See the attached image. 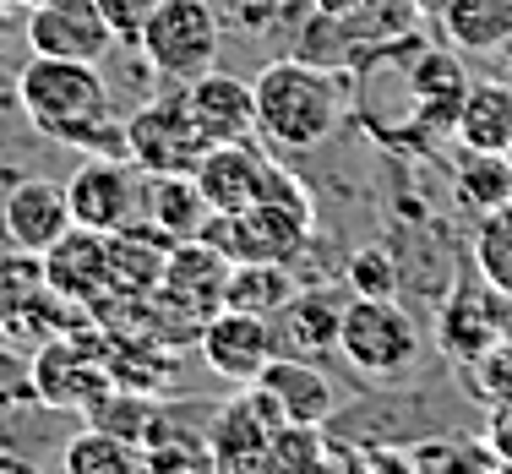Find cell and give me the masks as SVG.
I'll use <instances>...</instances> for the list:
<instances>
[{"instance_id": "1", "label": "cell", "mask_w": 512, "mask_h": 474, "mask_svg": "<svg viewBox=\"0 0 512 474\" xmlns=\"http://www.w3.org/2000/svg\"><path fill=\"white\" fill-rule=\"evenodd\" d=\"M251 93H256V137L284 153L322 148L344 126V109H349V82L338 71L316 66L311 55H289L262 66L251 77Z\"/></svg>"}, {"instance_id": "2", "label": "cell", "mask_w": 512, "mask_h": 474, "mask_svg": "<svg viewBox=\"0 0 512 474\" xmlns=\"http://www.w3.org/2000/svg\"><path fill=\"white\" fill-rule=\"evenodd\" d=\"M17 104L33 131L55 142H104L109 153H126V131H109V88L99 60L33 55L17 77Z\"/></svg>"}, {"instance_id": "3", "label": "cell", "mask_w": 512, "mask_h": 474, "mask_svg": "<svg viewBox=\"0 0 512 474\" xmlns=\"http://www.w3.org/2000/svg\"><path fill=\"white\" fill-rule=\"evenodd\" d=\"M137 44L158 77L186 88V82H197L202 71L218 66L224 22H218V11L207 0H158L148 11V22H142Z\"/></svg>"}, {"instance_id": "4", "label": "cell", "mask_w": 512, "mask_h": 474, "mask_svg": "<svg viewBox=\"0 0 512 474\" xmlns=\"http://www.w3.org/2000/svg\"><path fill=\"white\" fill-rule=\"evenodd\" d=\"M338 355L371 382H393L420 355V327L398 306V295H349L344 327H338Z\"/></svg>"}, {"instance_id": "5", "label": "cell", "mask_w": 512, "mask_h": 474, "mask_svg": "<svg viewBox=\"0 0 512 474\" xmlns=\"http://www.w3.org/2000/svg\"><path fill=\"white\" fill-rule=\"evenodd\" d=\"M120 131H126V158L142 175H191L207 153V137L191 120L186 93H164V99L142 104Z\"/></svg>"}, {"instance_id": "6", "label": "cell", "mask_w": 512, "mask_h": 474, "mask_svg": "<svg viewBox=\"0 0 512 474\" xmlns=\"http://www.w3.org/2000/svg\"><path fill=\"white\" fill-rule=\"evenodd\" d=\"M66 202H71V224L77 229L115 235V229L137 224L142 213V169L120 153H93L66 180Z\"/></svg>"}, {"instance_id": "7", "label": "cell", "mask_w": 512, "mask_h": 474, "mask_svg": "<svg viewBox=\"0 0 512 474\" xmlns=\"http://www.w3.org/2000/svg\"><path fill=\"white\" fill-rule=\"evenodd\" d=\"M278 425H284V415L273 409V398H267L256 382H246L213 415V425H207L213 469H267V447H273Z\"/></svg>"}, {"instance_id": "8", "label": "cell", "mask_w": 512, "mask_h": 474, "mask_svg": "<svg viewBox=\"0 0 512 474\" xmlns=\"http://www.w3.org/2000/svg\"><path fill=\"white\" fill-rule=\"evenodd\" d=\"M197 349H202V366L213 376H224V382L246 387L262 376V366L278 355L273 344V322L267 316H251V311H213L207 322L197 327Z\"/></svg>"}, {"instance_id": "9", "label": "cell", "mask_w": 512, "mask_h": 474, "mask_svg": "<svg viewBox=\"0 0 512 474\" xmlns=\"http://www.w3.org/2000/svg\"><path fill=\"white\" fill-rule=\"evenodd\" d=\"M224 284H229V257L213 246V240H175L164 257V278L148 300H164V306L186 311L191 322H207L213 311H224Z\"/></svg>"}, {"instance_id": "10", "label": "cell", "mask_w": 512, "mask_h": 474, "mask_svg": "<svg viewBox=\"0 0 512 474\" xmlns=\"http://www.w3.org/2000/svg\"><path fill=\"white\" fill-rule=\"evenodd\" d=\"M115 44V28L99 11V0H33L28 11V50L60 60H104Z\"/></svg>"}, {"instance_id": "11", "label": "cell", "mask_w": 512, "mask_h": 474, "mask_svg": "<svg viewBox=\"0 0 512 474\" xmlns=\"http://www.w3.org/2000/svg\"><path fill=\"white\" fill-rule=\"evenodd\" d=\"M344 306H349V295H338L333 284L295 289V295L273 311V344H278V355H300V360L338 355Z\"/></svg>"}, {"instance_id": "12", "label": "cell", "mask_w": 512, "mask_h": 474, "mask_svg": "<svg viewBox=\"0 0 512 474\" xmlns=\"http://www.w3.org/2000/svg\"><path fill=\"white\" fill-rule=\"evenodd\" d=\"M71 229V202L60 180H17L0 202V235L22 251V257H44L60 235Z\"/></svg>"}, {"instance_id": "13", "label": "cell", "mask_w": 512, "mask_h": 474, "mask_svg": "<svg viewBox=\"0 0 512 474\" xmlns=\"http://www.w3.org/2000/svg\"><path fill=\"white\" fill-rule=\"evenodd\" d=\"M273 409L284 415V425H327L338 409V382L322 371V360H300V355H273L256 376Z\"/></svg>"}, {"instance_id": "14", "label": "cell", "mask_w": 512, "mask_h": 474, "mask_svg": "<svg viewBox=\"0 0 512 474\" xmlns=\"http://www.w3.org/2000/svg\"><path fill=\"white\" fill-rule=\"evenodd\" d=\"M180 93H186V109L197 120V131L207 137V148L213 142H251L256 137V93L246 77L213 66L197 82H186Z\"/></svg>"}, {"instance_id": "15", "label": "cell", "mask_w": 512, "mask_h": 474, "mask_svg": "<svg viewBox=\"0 0 512 474\" xmlns=\"http://www.w3.org/2000/svg\"><path fill=\"white\" fill-rule=\"evenodd\" d=\"M39 262H44V284L55 289V300L93 306V300L115 295L109 289V235H93V229L71 224Z\"/></svg>"}, {"instance_id": "16", "label": "cell", "mask_w": 512, "mask_h": 474, "mask_svg": "<svg viewBox=\"0 0 512 474\" xmlns=\"http://www.w3.org/2000/svg\"><path fill=\"white\" fill-rule=\"evenodd\" d=\"M267 175H273V164H267L251 142H213V148L197 158V169H191V180L202 186V197L213 213L251 208L267 191Z\"/></svg>"}, {"instance_id": "17", "label": "cell", "mask_w": 512, "mask_h": 474, "mask_svg": "<svg viewBox=\"0 0 512 474\" xmlns=\"http://www.w3.org/2000/svg\"><path fill=\"white\" fill-rule=\"evenodd\" d=\"M453 137L463 153H507L512 148V82H469L453 115Z\"/></svg>"}, {"instance_id": "18", "label": "cell", "mask_w": 512, "mask_h": 474, "mask_svg": "<svg viewBox=\"0 0 512 474\" xmlns=\"http://www.w3.org/2000/svg\"><path fill=\"white\" fill-rule=\"evenodd\" d=\"M142 218L164 240H197L213 208H207L202 186L191 175H148L142 180Z\"/></svg>"}, {"instance_id": "19", "label": "cell", "mask_w": 512, "mask_h": 474, "mask_svg": "<svg viewBox=\"0 0 512 474\" xmlns=\"http://www.w3.org/2000/svg\"><path fill=\"white\" fill-rule=\"evenodd\" d=\"M175 240H164L153 224H126L109 235V289L115 295H137L148 300L158 289V278H164V257Z\"/></svg>"}, {"instance_id": "20", "label": "cell", "mask_w": 512, "mask_h": 474, "mask_svg": "<svg viewBox=\"0 0 512 474\" xmlns=\"http://www.w3.org/2000/svg\"><path fill=\"white\" fill-rule=\"evenodd\" d=\"M436 22L442 39L463 55H507L512 44V0H447Z\"/></svg>"}, {"instance_id": "21", "label": "cell", "mask_w": 512, "mask_h": 474, "mask_svg": "<svg viewBox=\"0 0 512 474\" xmlns=\"http://www.w3.org/2000/svg\"><path fill=\"white\" fill-rule=\"evenodd\" d=\"M496 338H502V327H496L491 300H485V295H453L442 306V316H436V349H442L453 366L480 360Z\"/></svg>"}, {"instance_id": "22", "label": "cell", "mask_w": 512, "mask_h": 474, "mask_svg": "<svg viewBox=\"0 0 512 474\" xmlns=\"http://www.w3.org/2000/svg\"><path fill=\"white\" fill-rule=\"evenodd\" d=\"M295 278H289L284 262H267V257H251V262H229V284H224V306L235 311H251V316H267L295 295Z\"/></svg>"}, {"instance_id": "23", "label": "cell", "mask_w": 512, "mask_h": 474, "mask_svg": "<svg viewBox=\"0 0 512 474\" xmlns=\"http://www.w3.org/2000/svg\"><path fill=\"white\" fill-rule=\"evenodd\" d=\"M60 464H66L71 474H131V469H148V453H142L137 436L93 425V431L71 436L66 453H60Z\"/></svg>"}, {"instance_id": "24", "label": "cell", "mask_w": 512, "mask_h": 474, "mask_svg": "<svg viewBox=\"0 0 512 474\" xmlns=\"http://www.w3.org/2000/svg\"><path fill=\"white\" fill-rule=\"evenodd\" d=\"M474 273L491 289L512 295V197L502 208L480 213V224H474Z\"/></svg>"}, {"instance_id": "25", "label": "cell", "mask_w": 512, "mask_h": 474, "mask_svg": "<svg viewBox=\"0 0 512 474\" xmlns=\"http://www.w3.org/2000/svg\"><path fill=\"white\" fill-rule=\"evenodd\" d=\"M33 387H39V404H88L93 398V366H71V344H50L33 360Z\"/></svg>"}, {"instance_id": "26", "label": "cell", "mask_w": 512, "mask_h": 474, "mask_svg": "<svg viewBox=\"0 0 512 474\" xmlns=\"http://www.w3.org/2000/svg\"><path fill=\"white\" fill-rule=\"evenodd\" d=\"M453 191H458V202L469 213L502 208V202L512 197V164H507V153H469V158H463V169H458V180H453Z\"/></svg>"}, {"instance_id": "27", "label": "cell", "mask_w": 512, "mask_h": 474, "mask_svg": "<svg viewBox=\"0 0 512 474\" xmlns=\"http://www.w3.org/2000/svg\"><path fill=\"white\" fill-rule=\"evenodd\" d=\"M469 393L480 398L485 409L491 404H512V338H496L480 360H469Z\"/></svg>"}, {"instance_id": "28", "label": "cell", "mask_w": 512, "mask_h": 474, "mask_svg": "<svg viewBox=\"0 0 512 474\" xmlns=\"http://www.w3.org/2000/svg\"><path fill=\"white\" fill-rule=\"evenodd\" d=\"M322 458V425H278L267 447V469H316Z\"/></svg>"}, {"instance_id": "29", "label": "cell", "mask_w": 512, "mask_h": 474, "mask_svg": "<svg viewBox=\"0 0 512 474\" xmlns=\"http://www.w3.org/2000/svg\"><path fill=\"white\" fill-rule=\"evenodd\" d=\"M344 278H349V295H398V262H393V251H382V246H365L349 257L344 267Z\"/></svg>"}, {"instance_id": "30", "label": "cell", "mask_w": 512, "mask_h": 474, "mask_svg": "<svg viewBox=\"0 0 512 474\" xmlns=\"http://www.w3.org/2000/svg\"><path fill=\"white\" fill-rule=\"evenodd\" d=\"M289 0H224V17L235 22L240 33H267L278 17H284Z\"/></svg>"}, {"instance_id": "31", "label": "cell", "mask_w": 512, "mask_h": 474, "mask_svg": "<svg viewBox=\"0 0 512 474\" xmlns=\"http://www.w3.org/2000/svg\"><path fill=\"white\" fill-rule=\"evenodd\" d=\"M153 6L158 0H99V11L109 17V28H115V39H137Z\"/></svg>"}, {"instance_id": "32", "label": "cell", "mask_w": 512, "mask_h": 474, "mask_svg": "<svg viewBox=\"0 0 512 474\" xmlns=\"http://www.w3.org/2000/svg\"><path fill=\"white\" fill-rule=\"evenodd\" d=\"M485 453L496 464H512V404H491V415H485Z\"/></svg>"}, {"instance_id": "33", "label": "cell", "mask_w": 512, "mask_h": 474, "mask_svg": "<svg viewBox=\"0 0 512 474\" xmlns=\"http://www.w3.org/2000/svg\"><path fill=\"white\" fill-rule=\"evenodd\" d=\"M404 6L414 11V17H436V11L447 6V0H404Z\"/></svg>"}, {"instance_id": "34", "label": "cell", "mask_w": 512, "mask_h": 474, "mask_svg": "<svg viewBox=\"0 0 512 474\" xmlns=\"http://www.w3.org/2000/svg\"><path fill=\"white\" fill-rule=\"evenodd\" d=\"M507 66H512V44H507Z\"/></svg>"}, {"instance_id": "35", "label": "cell", "mask_w": 512, "mask_h": 474, "mask_svg": "<svg viewBox=\"0 0 512 474\" xmlns=\"http://www.w3.org/2000/svg\"><path fill=\"white\" fill-rule=\"evenodd\" d=\"M507 164H512V148H507Z\"/></svg>"}]
</instances>
